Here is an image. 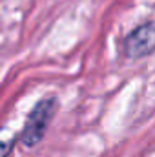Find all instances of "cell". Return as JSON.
Instances as JSON below:
<instances>
[{
	"label": "cell",
	"mask_w": 155,
	"mask_h": 157,
	"mask_svg": "<svg viewBox=\"0 0 155 157\" xmlns=\"http://www.w3.org/2000/svg\"><path fill=\"white\" fill-rule=\"evenodd\" d=\"M57 106H59V102L55 97H47V99L40 101L39 104H35V108L28 115L24 130L20 133V143L24 146L33 148L44 139V135L49 128V122L55 117Z\"/></svg>",
	"instance_id": "cell-1"
},
{
	"label": "cell",
	"mask_w": 155,
	"mask_h": 157,
	"mask_svg": "<svg viewBox=\"0 0 155 157\" xmlns=\"http://www.w3.org/2000/svg\"><path fill=\"white\" fill-rule=\"evenodd\" d=\"M155 49V24L152 20L137 26L122 40V53L128 59L150 57Z\"/></svg>",
	"instance_id": "cell-2"
},
{
	"label": "cell",
	"mask_w": 155,
	"mask_h": 157,
	"mask_svg": "<svg viewBox=\"0 0 155 157\" xmlns=\"http://www.w3.org/2000/svg\"><path fill=\"white\" fill-rule=\"evenodd\" d=\"M17 143V133L11 128H0V157H9Z\"/></svg>",
	"instance_id": "cell-3"
}]
</instances>
